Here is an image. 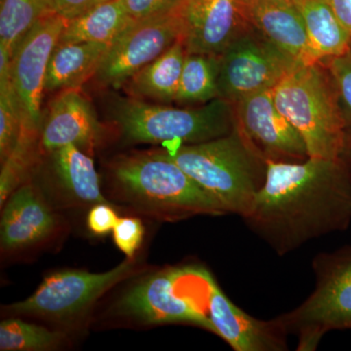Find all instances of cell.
<instances>
[{
    "instance_id": "1",
    "label": "cell",
    "mask_w": 351,
    "mask_h": 351,
    "mask_svg": "<svg viewBox=\"0 0 351 351\" xmlns=\"http://www.w3.org/2000/svg\"><path fill=\"white\" fill-rule=\"evenodd\" d=\"M245 225L277 255L351 223V171L341 158L267 161V178Z\"/></svg>"
},
{
    "instance_id": "2",
    "label": "cell",
    "mask_w": 351,
    "mask_h": 351,
    "mask_svg": "<svg viewBox=\"0 0 351 351\" xmlns=\"http://www.w3.org/2000/svg\"><path fill=\"white\" fill-rule=\"evenodd\" d=\"M110 170L117 198L161 221L228 215L162 149L117 157Z\"/></svg>"
},
{
    "instance_id": "3",
    "label": "cell",
    "mask_w": 351,
    "mask_h": 351,
    "mask_svg": "<svg viewBox=\"0 0 351 351\" xmlns=\"http://www.w3.org/2000/svg\"><path fill=\"white\" fill-rule=\"evenodd\" d=\"M226 213L244 218L265 184L267 161L235 123L223 137L193 145H171L162 149Z\"/></svg>"
},
{
    "instance_id": "4",
    "label": "cell",
    "mask_w": 351,
    "mask_h": 351,
    "mask_svg": "<svg viewBox=\"0 0 351 351\" xmlns=\"http://www.w3.org/2000/svg\"><path fill=\"white\" fill-rule=\"evenodd\" d=\"M272 93L277 108L301 134L309 157L341 158L348 128L324 64H300Z\"/></svg>"
},
{
    "instance_id": "5",
    "label": "cell",
    "mask_w": 351,
    "mask_h": 351,
    "mask_svg": "<svg viewBox=\"0 0 351 351\" xmlns=\"http://www.w3.org/2000/svg\"><path fill=\"white\" fill-rule=\"evenodd\" d=\"M112 115L134 144H199L228 135L237 123L232 104L221 98L189 108L120 98L112 103Z\"/></svg>"
},
{
    "instance_id": "6",
    "label": "cell",
    "mask_w": 351,
    "mask_h": 351,
    "mask_svg": "<svg viewBox=\"0 0 351 351\" xmlns=\"http://www.w3.org/2000/svg\"><path fill=\"white\" fill-rule=\"evenodd\" d=\"M210 276L195 265L168 267L127 291L115 311L144 324H189L213 332L206 313Z\"/></svg>"
},
{
    "instance_id": "7",
    "label": "cell",
    "mask_w": 351,
    "mask_h": 351,
    "mask_svg": "<svg viewBox=\"0 0 351 351\" xmlns=\"http://www.w3.org/2000/svg\"><path fill=\"white\" fill-rule=\"evenodd\" d=\"M315 287L299 306L277 316L298 351L317 350L332 331H351V245L317 254L313 260Z\"/></svg>"
},
{
    "instance_id": "8",
    "label": "cell",
    "mask_w": 351,
    "mask_h": 351,
    "mask_svg": "<svg viewBox=\"0 0 351 351\" xmlns=\"http://www.w3.org/2000/svg\"><path fill=\"white\" fill-rule=\"evenodd\" d=\"M135 271V263L130 258L103 274L61 270L46 277L31 297L6 309L19 315L69 322L87 313L99 298Z\"/></svg>"
},
{
    "instance_id": "9",
    "label": "cell",
    "mask_w": 351,
    "mask_h": 351,
    "mask_svg": "<svg viewBox=\"0 0 351 351\" xmlns=\"http://www.w3.org/2000/svg\"><path fill=\"white\" fill-rule=\"evenodd\" d=\"M219 57V98L232 104L274 89L300 64L251 25Z\"/></svg>"
},
{
    "instance_id": "10",
    "label": "cell",
    "mask_w": 351,
    "mask_h": 351,
    "mask_svg": "<svg viewBox=\"0 0 351 351\" xmlns=\"http://www.w3.org/2000/svg\"><path fill=\"white\" fill-rule=\"evenodd\" d=\"M66 22L59 14H44L18 44L11 60V80L24 126L36 133L43 128L41 104L48 64Z\"/></svg>"
},
{
    "instance_id": "11",
    "label": "cell",
    "mask_w": 351,
    "mask_h": 351,
    "mask_svg": "<svg viewBox=\"0 0 351 351\" xmlns=\"http://www.w3.org/2000/svg\"><path fill=\"white\" fill-rule=\"evenodd\" d=\"M181 38L182 24L177 10L135 21L113 41L95 76L105 85H125Z\"/></svg>"
},
{
    "instance_id": "12",
    "label": "cell",
    "mask_w": 351,
    "mask_h": 351,
    "mask_svg": "<svg viewBox=\"0 0 351 351\" xmlns=\"http://www.w3.org/2000/svg\"><path fill=\"white\" fill-rule=\"evenodd\" d=\"M232 105L237 126L265 160L294 163L309 158L301 134L277 108L272 89Z\"/></svg>"
},
{
    "instance_id": "13",
    "label": "cell",
    "mask_w": 351,
    "mask_h": 351,
    "mask_svg": "<svg viewBox=\"0 0 351 351\" xmlns=\"http://www.w3.org/2000/svg\"><path fill=\"white\" fill-rule=\"evenodd\" d=\"M176 10L189 54L221 55L250 27L239 0H182Z\"/></svg>"
},
{
    "instance_id": "14",
    "label": "cell",
    "mask_w": 351,
    "mask_h": 351,
    "mask_svg": "<svg viewBox=\"0 0 351 351\" xmlns=\"http://www.w3.org/2000/svg\"><path fill=\"white\" fill-rule=\"evenodd\" d=\"M206 313L213 334L235 351L288 350V332L278 317L262 320L233 304L211 276L208 283Z\"/></svg>"
},
{
    "instance_id": "15",
    "label": "cell",
    "mask_w": 351,
    "mask_h": 351,
    "mask_svg": "<svg viewBox=\"0 0 351 351\" xmlns=\"http://www.w3.org/2000/svg\"><path fill=\"white\" fill-rule=\"evenodd\" d=\"M2 208V252L27 250L43 243L56 230V216L32 184L19 186Z\"/></svg>"
},
{
    "instance_id": "16",
    "label": "cell",
    "mask_w": 351,
    "mask_h": 351,
    "mask_svg": "<svg viewBox=\"0 0 351 351\" xmlns=\"http://www.w3.org/2000/svg\"><path fill=\"white\" fill-rule=\"evenodd\" d=\"M101 128L89 101L78 89L64 90L53 101L41 128L39 145L52 152L73 145L92 151L100 137Z\"/></svg>"
},
{
    "instance_id": "17",
    "label": "cell",
    "mask_w": 351,
    "mask_h": 351,
    "mask_svg": "<svg viewBox=\"0 0 351 351\" xmlns=\"http://www.w3.org/2000/svg\"><path fill=\"white\" fill-rule=\"evenodd\" d=\"M246 22L300 64H311L306 25L290 0H239Z\"/></svg>"
},
{
    "instance_id": "18",
    "label": "cell",
    "mask_w": 351,
    "mask_h": 351,
    "mask_svg": "<svg viewBox=\"0 0 351 351\" xmlns=\"http://www.w3.org/2000/svg\"><path fill=\"white\" fill-rule=\"evenodd\" d=\"M110 44L93 43H58L45 78V91L78 89L96 75Z\"/></svg>"
},
{
    "instance_id": "19",
    "label": "cell",
    "mask_w": 351,
    "mask_h": 351,
    "mask_svg": "<svg viewBox=\"0 0 351 351\" xmlns=\"http://www.w3.org/2000/svg\"><path fill=\"white\" fill-rule=\"evenodd\" d=\"M186 55L184 44L179 39L128 80L125 84L128 93L140 100L163 104L175 101Z\"/></svg>"
},
{
    "instance_id": "20",
    "label": "cell",
    "mask_w": 351,
    "mask_h": 351,
    "mask_svg": "<svg viewBox=\"0 0 351 351\" xmlns=\"http://www.w3.org/2000/svg\"><path fill=\"white\" fill-rule=\"evenodd\" d=\"M304 19L311 64L341 56L351 49V38L326 0H300L295 3Z\"/></svg>"
},
{
    "instance_id": "21",
    "label": "cell",
    "mask_w": 351,
    "mask_h": 351,
    "mask_svg": "<svg viewBox=\"0 0 351 351\" xmlns=\"http://www.w3.org/2000/svg\"><path fill=\"white\" fill-rule=\"evenodd\" d=\"M51 154L59 186L69 199L80 204L108 203L101 195L93 159L85 152L76 145H69Z\"/></svg>"
},
{
    "instance_id": "22",
    "label": "cell",
    "mask_w": 351,
    "mask_h": 351,
    "mask_svg": "<svg viewBox=\"0 0 351 351\" xmlns=\"http://www.w3.org/2000/svg\"><path fill=\"white\" fill-rule=\"evenodd\" d=\"M135 22L121 0H107L68 20L60 43H93L112 45Z\"/></svg>"
},
{
    "instance_id": "23",
    "label": "cell",
    "mask_w": 351,
    "mask_h": 351,
    "mask_svg": "<svg viewBox=\"0 0 351 351\" xmlns=\"http://www.w3.org/2000/svg\"><path fill=\"white\" fill-rule=\"evenodd\" d=\"M219 66V55L188 53L176 103L180 105H203L218 99Z\"/></svg>"
},
{
    "instance_id": "24",
    "label": "cell",
    "mask_w": 351,
    "mask_h": 351,
    "mask_svg": "<svg viewBox=\"0 0 351 351\" xmlns=\"http://www.w3.org/2000/svg\"><path fill=\"white\" fill-rule=\"evenodd\" d=\"M12 54L0 47V157L1 162L15 149L22 132L24 117L11 80Z\"/></svg>"
},
{
    "instance_id": "25",
    "label": "cell",
    "mask_w": 351,
    "mask_h": 351,
    "mask_svg": "<svg viewBox=\"0 0 351 351\" xmlns=\"http://www.w3.org/2000/svg\"><path fill=\"white\" fill-rule=\"evenodd\" d=\"M50 0H1L0 47L12 54L18 44L48 12Z\"/></svg>"
},
{
    "instance_id": "26",
    "label": "cell",
    "mask_w": 351,
    "mask_h": 351,
    "mask_svg": "<svg viewBox=\"0 0 351 351\" xmlns=\"http://www.w3.org/2000/svg\"><path fill=\"white\" fill-rule=\"evenodd\" d=\"M66 341L62 332L11 318L0 324V350L44 351L56 350Z\"/></svg>"
},
{
    "instance_id": "27",
    "label": "cell",
    "mask_w": 351,
    "mask_h": 351,
    "mask_svg": "<svg viewBox=\"0 0 351 351\" xmlns=\"http://www.w3.org/2000/svg\"><path fill=\"white\" fill-rule=\"evenodd\" d=\"M329 71L338 93L346 128L351 130V49L341 56L321 62Z\"/></svg>"
},
{
    "instance_id": "28",
    "label": "cell",
    "mask_w": 351,
    "mask_h": 351,
    "mask_svg": "<svg viewBox=\"0 0 351 351\" xmlns=\"http://www.w3.org/2000/svg\"><path fill=\"white\" fill-rule=\"evenodd\" d=\"M113 241L127 258L133 260L144 241L145 228L138 218H119L113 228Z\"/></svg>"
},
{
    "instance_id": "29",
    "label": "cell",
    "mask_w": 351,
    "mask_h": 351,
    "mask_svg": "<svg viewBox=\"0 0 351 351\" xmlns=\"http://www.w3.org/2000/svg\"><path fill=\"white\" fill-rule=\"evenodd\" d=\"M134 21H142L173 12L182 0H121Z\"/></svg>"
},
{
    "instance_id": "30",
    "label": "cell",
    "mask_w": 351,
    "mask_h": 351,
    "mask_svg": "<svg viewBox=\"0 0 351 351\" xmlns=\"http://www.w3.org/2000/svg\"><path fill=\"white\" fill-rule=\"evenodd\" d=\"M117 212L108 203L93 205L87 217L90 232L96 235H106L112 232L119 221Z\"/></svg>"
},
{
    "instance_id": "31",
    "label": "cell",
    "mask_w": 351,
    "mask_h": 351,
    "mask_svg": "<svg viewBox=\"0 0 351 351\" xmlns=\"http://www.w3.org/2000/svg\"><path fill=\"white\" fill-rule=\"evenodd\" d=\"M104 1L107 0H50L48 11L71 20Z\"/></svg>"
},
{
    "instance_id": "32",
    "label": "cell",
    "mask_w": 351,
    "mask_h": 351,
    "mask_svg": "<svg viewBox=\"0 0 351 351\" xmlns=\"http://www.w3.org/2000/svg\"><path fill=\"white\" fill-rule=\"evenodd\" d=\"M351 38V0H326Z\"/></svg>"
},
{
    "instance_id": "33",
    "label": "cell",
    "mask_w": 351,
    "mask_h": 351,
    "mask_svg": "<svg viewBox=\"0 0 351 351\" xmlns=\"http://www.w3.org/2000/svg\"><path fill=\"white\" fill-rule=\"evenodd\" d=\"M341 158L345 161V163L351 171V130L346 131L345 145H343Z\"/></svg>"
},
{
    "instance_id": "34",
    "label": "cell",
    "mask_w": 351,
    "mask_h": 351,
    "mask_svg": "<svg viewBox=\"0 0 351 351\" xmlns=\"http://www.w3.org/2000/svg\"><path fill=\"white\" fill-rule=\"evenodd\" d=\"M290 1L294 2V3H297V2H299L300 0H290Z\"/></svg>"
}]
</instances>
